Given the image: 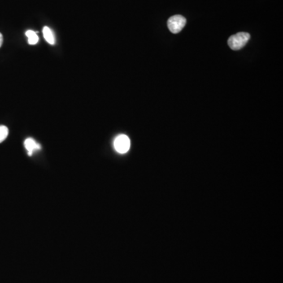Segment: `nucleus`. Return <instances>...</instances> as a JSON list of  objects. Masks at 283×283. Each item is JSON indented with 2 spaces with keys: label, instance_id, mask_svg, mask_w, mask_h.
Returning <instances> with one entry per match:
<instances>
[{
  "label": "nucleus",
  "instance_id": "1",
  "mask_svg": "<svg viewBox=\"0 0 283 283\" xmlns=\"http://www.w3.org/2000/svg\"><path fill=\"white\" fill-rule=\"evenodd\" d=\"M250 39V35L247 32H238L228 39V46L233 50H238L245 46Z\"/></svg>",
  "mask_w": 283,
  "mask_h": 283
},
{
  "label": "nucleus",
  "instance_id": "2",
  "mask_svg": "<svg viewBox=\"0 0 283 283\" xmlns=\"http://www.w3.org/2000/svg\"><path fill=\"white\" fill-rule=\"evenodd\" d=\"M187 20L182 15H174L167 21V27L170 32L174 34L181 32L182 29L185 27Z\"/></svg>",
  "mask_w": 283,
  "mask_h": 283
},
{
  "label": "nucleus",
  "instance_id": "3",
  "mask_svg": "<svg viewBox=\"0 0 283 283\" xmlns=\"http://www.w3.org/2000/svg\"><path fill=\"white\" fill-rule=\"evenodd\" d=\"M131 146L130 139L125 135H120L114 140V148L119 154H126Z\"/></svg>",
  "mask_w": 283,
  "mask_h": 283
},
{
  "label": "nucleus",
  "instance_id": "4",
  "mask_svg": "<svg viewBox=\"0 0 283 283\" xmlns=\"http://www.w3.org/2000/svg\"><path fill=\"white\" fill-rule=\"evenodd\" d=\"M24 147H25L26 150L28 151V155L32 156L33 154V152L35 150H40V145L38 143H36V141L32 139H27V140L24 141Z\"/></svg>",
  "mask_w": 283,
  "mask_h": 283
},
{
  "label": "nucleus",
  "instance_id": "5",
  "mask_svg": "<svg viewBox=\"0 0 283 283\" xmlns=\"http://www.w3.org/2000/svg\"><path fill=\"white\" fill-rule=\"evenodd\" d=\"M43 33H44V38L47 41L48 44H54V36L53 34V32L50 30V28H48L47 26H45L44 28H43Z\"/></svg>",
  "mask_w": 283,
  "mask_h": 283
},
{
  "label": "nucleus",
  "instance_id": "6",
  "mask_svg": "<svg viewBox=\"0 0 283 283\" xmlns=\"http://www.w3.org/2000/svg\"><path fill=\"white\" fill-rule=\"evenodd\" d=\"M25 35L28 37V44L30 45H35L38 43L39 37L34 31L28 30L25 32Z\"/></svg>",
  "mask_w": 283,
  "mask_h": 283
},
{
  "label": "nucleus",
  "instance_id": "7",
  "mask_svg": "<svg viewBox=\"0 0 283 283\" xmlns=\"http://www.w3.org/2000/svg\"><path fill=\"white\" fill-rule=\"evenodd\" d=\"M9 130L6 126H0V143L6 140V137L8 136Z\"/></svg>",
  "mask_w": 283,
  "mask_h": 283
},
{
  "label": "nucleus",
  "instance_id": "8",
  "mask_svg": "<svg viewBox=\"0 0 283 283\" xmlns=\"http://www.w3.org/2000/svg\"><path fill=\"white\" fill-rule=\"evenodd\" d=\"M2 43H3V36H2V33H0V47H2Z\"/></svg>",
  "mask_w": 283,
  "mask_h": 283
}]
</instances>
